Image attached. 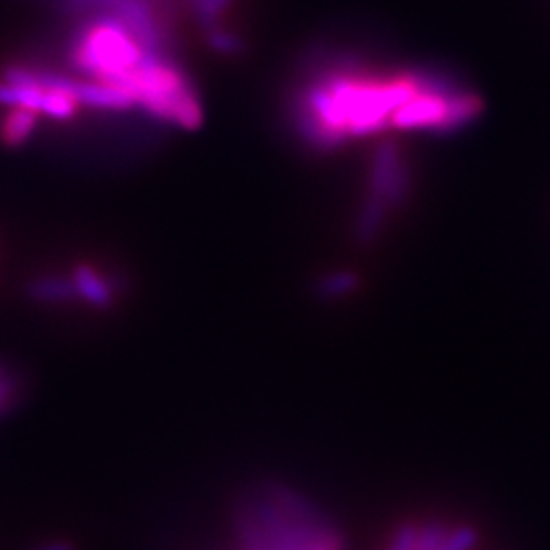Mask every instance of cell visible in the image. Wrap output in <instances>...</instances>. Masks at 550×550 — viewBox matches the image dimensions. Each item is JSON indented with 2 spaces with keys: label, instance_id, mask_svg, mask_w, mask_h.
I'll return each mask as SVG.
<instances>
[{
  "label": "cell",
  "instance_id": "obj_1",
  "mask_svg": "<svg viewBox=\"0 0 550 550\" xmlns=\"http://www.w3.org/2000/svg\"><path fill=\"white\" fill-rule=\"evenodd\" d=\"M430 84L432 80L412 72L328 76L304 98V133L318 147H335L347 137L392 129L398 110Z\"/></svg>",
  "mask_w": 550,
  "mask_h": 550
},
{
  "label": "cell",
  "instance_id": "obj_13",
  "mask_svg": "<svg viewBox=\"0 0 550 550\" xmlns=\"http://www.w3.org/2000/svg\"><path fill=\"white\" fill-rule=\"evenodd\" d=\"M15 394H17L15 377L5 367H0V414L13 404Z\"/></svg>",
  "mask_w": 550,
  "mask_h": 550
},
{
  "label": "cell",
  "instance_id": "obj_11",
  "mask_svg": "<svg viewBox=\"0 0 550 550\" xmlns=\"http://www.w3.org/2000/svg\"><path fill=\"white\" fill-rule=\"evenodd\" d=\"M359 286V278L353 271H333L324 275L316 284V296L322 300H339Z\"/></svg>",
  "mask_w": 550,
  "mask_h": 550
},
{
  "label": "cell",
  "instance_id": "obj_14",
  "mask_svg": "<svg viewBox=\"0 0 550 550\" xmlns=\"http://www.w3.org/2000/svg\"><path fill=\"white\" fill-rule=\"evenodd\" d=\"M416 538H418V530L414 526H402L396 532L390 550H412L416 544Z\"/></svg>",
  "mask_w": 550,
  "mask_h": 550
},
{
  "label": "cell",
  "instance_id": "obj_6",
  "mask_svg": "<svg viewBox=\"0 0 550 550\" xmlns=\"http://www.w3.org/2000/svg\"><path fill=\"white\" fill-rule=\"evenodd\" d=\"M371 196L385 206H398L408 196V172L396 149H379L371 170Z\"/></svg>",
  "mask_w": 550,
  "mask_h": 550
},
{
  "label": "cell",
  "instance_id": "obj_2",
  "mask_svg": "<svg viewBox=\"0 0 550 550\" xmlns=\"http://www.w3.org/2000/svg\"><path fill=\"white\" fill-rule=\"evenodd\" d=\"M235 528L243 550H345L326 514L282 483H265L243 495Z\"/></svg>",
  "mask_w": 550,
  "mask_h": 550
},
{
  "label": "cell",
  "instance_id": "obj_4",
  "mask_svg": "<svg viewBox=\"0 0 550 550\" xmlns=\"http://www.w3.org/2000/svg\"><path fill=\"white\" fill-rule=\"evenodd\" d=\"M153 119L182 129H196L202 123V106L188 76L159 53L149 58L121 84Z\"/></svg>",
  "mask_w": 550,
  "mask_h": 550
},
{
  "label": "cell",
  "instance_id": "obj_3",
  "mask_svg": "<svg viewBox=\"0 0 550 550\" xmlns=\"http://www.w3.org/2000/svg\"><path fill=\"white\" fill-rule=\"evenodd\" d=\"M151 53L157 49L123 19L96 17L76 33L70 60L86 80L121 86Z\"/></svg>",
  "mask_w": 550,
  "mask_h": 550
},
{
  "label": "cell",
  "instance_id": "obj_5",
  "mask_svg": "<svg viewBox=\"0 0 550 550\" xmlns=\"http://www.w3.org/2000/svg\"><path fill=\"white\" fill-rule=\"evenodd\" d=\"M0 106L31 108L51 121H72L80 115L78 80L60 74L13 66L0 74Z\"/></svg>",
  "mask_w": 550,
  "mask_h": 550
},
{
  "label": "cell",
  "instance_id": "obj_7",
  "mask_svg": "<svg viewBox=\"0 0 550 550\" xmlns=\"http://www.w3.org/2000/svg\"><path fill=\"white\" fill-rule=\"evenodd\" d=\"M72 286L76 292V298L84 300L86 304L94 306V308H110L115 302V286L110 284V280L106 278L104 273H100L96 267L92 265H76L72 275Z\"/></svg>",
  "mask_w": 550,
  "mask_h": 550
},
{
  "label": "cell",
  "instance_id": "obj_15",
  "mask_svg": "<svg viewBox=\"0 0 550 550\" xmlns=\"http://www.w3.org/2000/svg\"><path fill=\"white\" fill-rule=\"evenodd\" d=\"M37 550H74L68 542H51V544H43Z\"/></svg>",
  "mask_w": 550,
  "mask_h": 550
},
{
  "label": "cell",
  "instance_id": "obj_9",
  "mask_svg": "<svg viewBox=\"0 0 550 550\" xmlns=\"http://www.w3.org/2000/svg\"><path fill=\"white\" fill-rule=\"evenodd\" d=\"M29 296L43 304H60V302H68V300L76 298V292H74L72 280L41 278V280L31 282Z\"/></svg>",
  "mask_w": 550,
  "mask_h": 550
},
{
  "label": "cell",
  "instance_id": "obj_8",
  "mask_svg": "<svg viewBox=\"0 0 550 550\" xmlns=\"http://www.w3.org/2000/svg\"><path fill=\"white\" fill-rule=\"evenodd\" d=\"M39 119L41 117L31 108L7 106L0 117V143L7 147H21L33 137Z\"/></svg>",
  "mask_w": 550,
  "mask_h": 550
},
{
  "label": "cell",
  "instance_id": "obj_12",
  "mask_svg": "<svg viewBox=\"0 0 550 550\" xmlns=\"http://www.w3.org/2000/svg\"><path fill=\"white\" fill-rule=\"evenodd\" d=\"M475 542H477V532L469 526H461L451 534L447 532V536L443 538V542H440L436 550H471Z\"/></svg>",
  "mask_w": 550,
  "mask_h": 550
},
{
  "label": "cell",
  "instance_id": "obj_10",
  "mask_svg": "<svg viewBox=\"0 0 550 550\" xmlns=\"http://www.w3.org/2000/svg\"><path fill=\"white\" fill-rule=\"evenodd\" d=\"M385 208L388 206H385L379 198H375L371 194L367 196V200L361 208V214H359V223H357V239L361 243H371L377 237V233L383 225V218H385Z\"/></svg>",
  "mask_w": 550,
  "mask_h": 550
}]
</instances>
